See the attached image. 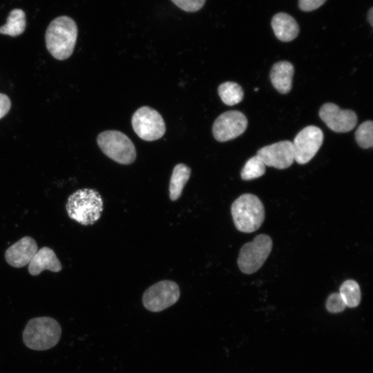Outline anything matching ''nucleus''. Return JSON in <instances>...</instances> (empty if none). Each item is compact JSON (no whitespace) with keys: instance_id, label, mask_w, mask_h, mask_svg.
I'll list each match as a JSON object with an SVG mask.
<instances>
[{"instance_id":"nucleus-1","label":"nucleus","mask_w":373,"mask_h":373,"mask_svg":"<svg viewBox=\"0 0 373 373\" xmlns=\"http://www.w3.org/2000/svg\"><path fill=\"white\" fill-rule=\"evenodd\" d=\"M78 35L75 21L68 16H59L48 25L46 46L50 55L58 60H65L73 54Z\"/></svg>"},{"instance_id":"nucleus-2","label":"nucleus","mask_w":373,"mask_h":373,"mask_svg":"<svg viewBox=\"0 0 373 373\" xmlns=\"http://www.w3.org/2000/svg\"><path fill=\"white\" fill-rule=\"evenodd\" d=\"M66 210L70 219L82 225H91L102 215L103 200L96 190L79 189L68 198Z\"/></svg>"},{"instance_id":"nucleus-3","label":"nucleus","mask_w":373,"mask_h":373,"mask_svg":"<svg viewBox=\"0 0 373 373\" xmlns=\"http://www.w3.org/2000/svg\"><path fill=\"white\" fill-rule=\"evenodd\" d=\"M61 329L59 323L50 317H37L30 319L23 332L25 345L35 350L52 348L59 342Z\"/></svg>"},{"instance_id":"nucleus-4","label":"nucleus","mask_w":373,"mask_h":373,"mask_svg":"<svg viewBox=\"0 0 373 373\" xmlns=\"http://www.w3.org/2000/svg\"><path fill=\"white\" fill-rule=\"evenodd\" d=\"M231 210L234 224L242 232L256 231L265 219L263 204L254 194L241 195L233 202Z\"/></svg>"},{"instance_id":"nucleus-5","label":"nucleus","mask_w":373,"mask_h":373,"mask_svg":"<svg viewBox=\"0 0 373 373\" xmlns=\"http://www.w3.org/2000/svg\"><path fill=\"white\" fill-rule=\"evenodd\" d=\"M98 146L108 157L122 164H130L136 157L135 147L132 141L118 131H105L97 138Z\"/></svg>"},{"instance_id":"nucleus-6","label":"nucleus","mask_w":373,"mask_h":373,"mask_svg":"<svg viewBox=\"0 0 373 373\" xmlns=\"http://www.w3.org/2000/svg\"><path fill=\"white\" fill-rule=\"evenodd\" d=\"M272 247V240L266 234L258 235L251 242L245 244L238 258L240 271L247 274L257 271L268 258Z\"/></svg>"},{"instance_id":"nucleus-7","label":"nucleus","mask_w":373,"mask_h":373,"mask_svg":"<svg viewBox=\"0 0 373 373\" xmlns=\"http://www.w3.org/2000/svg\"><path fill=\"white\" fill-rule=\"evenodd\" d=\"M132 126L135 133L145 141H154L165 133L166 126L161 115L149 106L138 108L132 117Z\"/></svg>"},{"instance_id":"nucleus-8","label":"nucleus","mask_w":373,"mask_h":373,"mask_svg":"<svg viewBox=\"0 0 373 373\" xmlns=\"http://www.w3.org/2000/svg\"><path fill=\"white\" fill-rule=\"evenodd\" d=\"M180 294L177 283L171 280H162L145 291L142 296V303L149 311L158 312L175 304L178 300Z\"/></svg>"},{"instance_id":"nucleus-9","label":"nucleus","mask_w":373,"mask_h":373,"mask_svg":"<svg viewBox=\"0 0 373 373\" xmlns=\"http://www.w3.org/2000/svg\"><path fill=\"white\" fill-rule=\"evenodd\" d=\"M323 133L315 126H308L302 129L292 142L294 160L304 164L316 154L323 142Z\"/></svg>"},{"instance_id":"nucleus-10","label":"nucleus","mask_w":373,"mask_h":373,"mask_svg":"<svg viewBox=\"0 0 373 373\" xmlns=\"http://www.w3.org/2000/svg\"><path fill=\"white\" fill-rule=\"evenodd\" d=\"M247 119L238 111H229L222 113L215 120L212 132L219 142H227L242 134L247 127Z\"/></svg>"},{"instance_id":"nucleus-11","label":"nucleus","mask_w":373,"mask_h":373,"mask_svg":"<svg viewBox=\"0 0 373 373\" xmlns=\"http://www.w3.org/2000/svg\"><path fill=\"white\" fill-rule=\"evenodd\" d=\"M319 116L332 131L336 133L349 132L357 123V115L355 112L341 109L331 102L325 103L321 106Z\"/></svg>"},{"instance_id":"nucleus-12","label":"nucleus","mask_w":373,"mask_h":373,"mask_svg":"<svg viewBox=\"0 0 373 373\" xmlns=\"http://www.w3.org/2000/svg\"><path fill=\"white\" fill-rule=\"evenodd\" d=\"M256 155L265 166L279 169L288 168L294 161L292 142L289 140L265 146L257 151Z\"/></svg>"},{"instance_id":"nucleus-13","label":"nucleus","mask_w":373,"mask_h":373,"mask_svg":"<svg viewBox=\"0 0 373 373\" xmlns=\"http://www.w3.org/2000/svg\"><path fill=\"white\" fill-rule=\"evenodd\" d=\"M37 251L36 241L25 236L7 249L5 258L10 266L21 268L30 263Z\"/></svg>"},{"instance_id":"nucleus-14","label":"nucleus","mask_w":373,"mask_h":373,"mask_svg":"<svg viewBox=\"0 0 373 373\" xmlns=\"http://www.w3.org/2000/svg\"><path fill=\"white\" fill-rule=\"evenodd\" d=\"M28 265V271L32 276H37L44 270L59 272L62 269L55 251L48 247L38 250Z\"/></svg>"},{"instance_id":"nucleus-15","label":"nucleus","mask_w":373,"mask_h":373,"mask_svg":"<svg viewBox=\"0 0 373 373\" xmlns=\"http://www.w3.org/2000/svg\"><path fill=\"white\" fill-rule=\"evenodd\" d=\"M294 66L289 61H281L274 64L270 72L274 87L280 93L285 94L291 89Z\"/></svg>"},{"instance_id":"nucleus-16","label":"nucleus","mask_w":373,"mask_h":373,"mask_svg":"<svg viewBox=\"0 0 373 373\" xmlns=\"http://www.w3.org/2000/svg\"><path fill=\"white\" fill-rule=\"evenodd\" d=\"M271 26L276 37L282 41L287 42L294 39L299 32L296 21L285 12H279L274 16Z\"/></svg>"},{"instance_id":"nucleus-17","label":"nucleus","mask_w":373,"mask_h":373,"mask_svg":"<svg viewBox=\"0 0 373 373\" xmlns=\"http://www.w3.org/2000/svg\"><path fill=\"white\" fill-rule=\"evenodd\" d=\"M191 169L184 164H178L173 169L169 183V198L174 201L178 199L183 188L191 175Z\"/></svg>"},{"instance_id":"nucleus-18","label":"nucleus","mask_w":373,"mask_h":373,"mask_svg":"<svg viewBox=\"0 0 373 373\" xmlns=\"http://www.w3.org/2000/svg\"><path fill=\"white\" fill-rule=\"evenodd\" d=\"M26 26L25 12L21 9L15 8L10 12L6 23L0 26V34L17 37L25 31Z\"/></svg>"},{"instance_id":"nucleus-19","label":"nucleus","mask_w":373,"mask_h":373,"mask_svg":"<svg viewBox=\"0 0 373 373\" xmlns=\"http://www.w3.org/2000/svg\"><path fill=\"white\" fill-rule=\"evenodd\" d=\"M218 94L224 104L233 106L240 102L244 97L242 87L237 83L226 82L218 87Z\"/></svg>"},{"instance_id":"nucleus-20","label":"nucleus","mask_w":373,"mask_h":373,"mask_svg":"<svg viewBox=\"0 0 373 373\" xmlns=\"http://www.w3.org/2000/svg\"><path fill=\"white\" fill-rule=\"evenodd\" d=\"M339 294L345 303L346 307H357L361 299V292L358 284L354 280H347L339 288Z\"/></svg>"},{"instance_id":"nucleus-21","label":"nucleus","mask_w":373,"mask_h":373,"mask_svg":"<svg viewBox=\"0 0 373 373\" xmlns=\"http://www.w3.org/2000/svg\"><path fill=\"white\" fill-rule=\"evenodd\" d=\"M265 165L260 158L256 155L249 158L241 171V178L244 180L258 178L264 175Z\"/></svg>"},{"instance_id":"nucleus-22","label":"nucleus","mask_w":373,"mask_h":373,"mask_svg":"<svg viewBox=\"0 0 373 373\" xmlns=\"http://www.w3.org/2000/svg\"><path fill=\"white\" fill-rule=\"evenodd\" d=\"M355 139L363 149H368L373 145V122L367 120L363 122L355 132Z\"/></svg>"},{"instance_id":"nucleus-23","label":"nucleus","mask_w":373,"mask_h":373,"mask_svg":"<svg viewBox=\"0 0 373 373\" xmlns=\"http://www.w3.org/2000/svg\"><path fill=\"white\" fill-rule=\"evenodd\" d=\"M325 306L327 310L333 314L340 313L346 307L339 293L331 294L327 298Z\"/></svg>"},{"instance_id":"nucleus-24","label":"nucleus","mask_w":373,"mask_h":373,"mask_svg":"<svg viewBox=\"0 0 373 373\" xmlns=\"http://www.w3.org/2000/svg\"><path fill=\"white\" fill-rule=\"evenodd\" d=\"M178 8L189 12H193L200 10L205 3L206 0H171Z\"/></svg>"},{"instance_id":"nucleus-25","label":"nucleus","mask_w":373,"mask_h":373,"mask_svg":"<svg viewBox=\"0 0 373 373\" xmlns=\"http://www.w3.org/2000/svg\"><path fill=\"white\" fill-rule=\"evenodd\" d=\"M326 0H299V8L306 12L312 11L321 6Z\"/></svg>"},{"instance_id":"nucleus-26","label":"nucleus","mask_w":373,"mask_h":373,"mask_svg":"<svg viewBox=\"0 0 373 373\" xmlns=\"http://www.w3.org/2000/svg\"><path fill=\"white\" fill-rule=\"evenodd\" d=\"M11 102L10 98L3 93H0V119L3 117L10 111Z\"/></svg>"},{"instance_id":"nucleus-27","label":"nucleus","mask_w":373,"mask_h":373,"mask_svg":"<svg viewBox=\"0 0 373 373\" xmlns=\"http://www.w3.org/2000/svg\"><path fill=\"white\" fill-rule=\"evenodd\" d=\"M367 19L370 21V24L372 26L373 24V9L371 8L368 12L367 15Z\"/></svg>"}]
</instances>
